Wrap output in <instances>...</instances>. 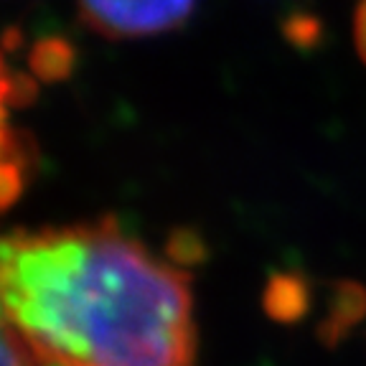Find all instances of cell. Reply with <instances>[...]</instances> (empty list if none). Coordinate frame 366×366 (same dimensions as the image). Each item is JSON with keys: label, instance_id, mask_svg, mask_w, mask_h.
<instances>
[{"label": "cell", "instance_id": "1", "mask_svg": "<svg viewBox=\"0 0 366 366\" xmlns=\"http://www.w3.org/2000/svg\"><path fill=\"white\" fill-rule=\"evenodd\" d=\"M0 292L3 323L59 366H196L189 272L109 217L13 229Z\"/></svg>", "mask_w": 366, "mask_h": 366}, {"label": "cell", "instance_id": "2", "mask_svg": "<svg viewBox=\"0 0 366 366\" xmlns=\"http://www.w3.org/2000/svg\"><path fill=\"white\" fill-rule=\"evenodd\" d=\"M79 18L107 39H143L178 29L196 0H76Z\"/></svg>", "mask_w": 366, "mask_h": 366}, {"label": "cell", "instance_id": "3", "mask_svg": "<svg viewBox=\"0 0 366 366\" xmlns=\"http://www.w3.org/2000/svg\"><path fill=\"white\" fill-rule=\"evenodd\" d=\"M366 320V287L356 280H338L328 292V315L318 323V341L336 349Z\"/></svg>", "mask_w": 366, "mask_h": 366}, {"label": "cell", "instance_id": "4", "mask_svg": "<svg viewBox=\"0 0 366 366\" xmlns=\"http://www.w3.org/2000/svg\"><path fill=\"white\" fill-rule=\"evenodd\" d=\"M262 308L267 318L282 326H292L303 320L310 310V285L300 272L269 274L262 290Z\"/></svg>", "mask_w": 366, "mask_h": 366}, {"label": "cell", "instance_id": "5", "mask_svg": "<svg viewBox=\"0 0 366 366\" xmlns=\"http://www.w3.org/2000/svg\"><path fill=\"white\" fill-rule=\"evenodd\" d=\"M76 46L64 36H44L29 51L31 74L46 84L66 81L76 69Z\"/></svg>", "mask_w": 366, "mask_h": 366}, {"label": "cell", "instance_id": "6", "mask_svg": "<svg viewBox=\"0 0 366 366\" xmlns=\"http://www.w3.org/2000/svg\"><path fill=\"white\" fill-rule=\"evenodd\" d=\"M163 252H166V262H171L173 267L183 269V272H189L191 267H199L209 259V244L194 227L171 229Z\"/></svg>", "mask_w": 366, "mask_h": 366}, {"label": "cell", "instance_id": "7", "mask_svg": "<svg viewBox=\"0 0 366 366\" xmlns=\"http://www.w3.org/2000/svg\"><path fill=\"white\" fill-rule=\"evenodd\" d=\"M323 23L310 13H290L282 21V36L290 46L300 49V51H313L315 46L323 41Z\"/></svg>", "mask_w": 366, "mask_h": 366}, {"label": "cell", "instance_id": "8", "mask_svg": "<svg viewBox=\"0 0 366 366\" xmlns=\"http://www.w3.org/2000/svg\"><path fill=\"white\" fill-rule=\"evenodd\" d=\"M39 97V79L21 71H11L3 69V104L8 107H29Z\"/></svg>", "mask_w": 366, "mask_h": 366}, {"label": "cell", "instance_id": "9", "mask_svg": "<svg viewBox=\"0 0 366 366\" xmlns=\"http://www.w3.org/2000/svg\"><path fill=\"white\" fill-rule=\"evenodd\" d=\"M26 176H29L26 168L3 160V166H0V204L3 209H11L21 199L23 189H26Z\"/></svg>", "mask_w": 366, "mask_h": 366}, {"label": "cell", "instance_id": "10", "mask_svg": "<svg viewBox=\"0 0 366 366\" xmlns=\"http://www.w3.org/2000/svg\"><path fill=\"white\" fill-rule=\"evenodd\" d=\"M354 41H356V51H359L361 61L366 64V0H361L359 8H356V16H354Z\"/></svg>", "mask_w": 366, "mask_h": 366}, {"label": "cell", "instance_id": "11", "mask_svg": "<svg viewBox=\"0 0 366 366\" xmlns=\"http://www.w3.org/2000/svg\"><path fill=\"white\" fill-rule=\"evenodd\" d=\"M21 39H23L21 31H18V29H8L6 31V44H3V46H6V51H13V49H18V46L23 44Z\"/></svg>", "mask_w": 366, "mask_h": 366}]
</instances>
